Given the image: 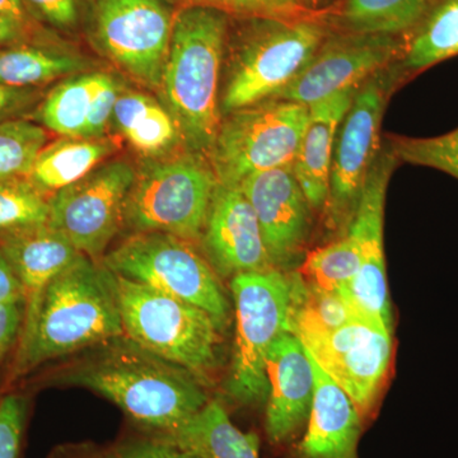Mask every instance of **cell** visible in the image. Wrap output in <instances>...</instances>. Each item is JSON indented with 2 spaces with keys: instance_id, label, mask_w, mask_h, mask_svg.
I'll return each instance as SVG.
<instances>
[{
  "instance_id": "cell-25",
  "label": "cell",
  "mask_w": 458,
  "mask_h": 458,
  "mask_svg": "<svg viewBox=\"0 0 458 458\" xmlns=\"http://www.w3.org/2000/svg\"><path fill=\"white\" fill-rule=\"evenodd\" d=\"M458 55V0H434L403 38L394 64L401 81Z\"/></svg>"
},
{
  "instance_id": "cell-2",
  "label": "cell",
  "mask_w": 458,
  "mask_h": 458,
  "mask_svg": "<svg viewBox=\"0 0 458 458\" xmlns=\"http://www.w3.org/2000/svg\"><path fill=\"white\" fill-rule=\"evenodd\" d=\"M123 335L114 274L101 261L81 255L25 313L9 381Z\"/></svg>"
},
{
  "instance_id": "cell-27",
  "label": "cell",
  "mask_w": 458,
  "mask_h": 458,
  "mask_svg": "<svg viewBox=\"0 0 458 458\" xmlns=\"http://www.w3.org/2000/svg\"><path fill=\"white\" fill-rule=\"evenodd\" d=\"M92 63L81 54L26 44L0 47V84L18 89H40L44 84L89 72Z\"/></svg>"
},
{
  "instance_id": "cell-31",
  "label": "cell",
  "mask_w": 458,
  "mask_h": 458,
  "mask_svg": "<svg viewBox=\"0 0 458 458\" xmlns=\"http://www.w3.org/2000/svg\"><path fill=\"white\" fill-rule=\"evenodd\" d=\"M50 197L29 179L0 182V234L49 223Z\"/></svg>"
},
{
  "instance_id": "cell-3",
  "label": "cell",
  "mask_w": 458,
  "mask_h": 458,
  "mask_svg": "<svg viewBox=\"0 0 458 458\" xmlns=\"http://www.w3.org/2000/svg\"><path fill=\"white\" fill-rule=\"evenodd\" d=\"M228 35L225 12L204 4L181 7L174 13L159 89L179 125L183 148L208 157L222 122L221 80Z\"/></svg>"
},
{
  "instance_id": "cell-28",
  "label": "cell",
  "mask_w": 458,
  "mask_h": 458,
  "mask_svg": "<svg viewBox=\"0 0 458 458\" xmlns=\"http://www.w3.org/2000/svg\"><path fill=\"white\" fill-rule=\"evenodd\" d=\"M434 0H343L331 22L337 32L405 36Z\"/></svg>"
},
{
  "instance_id": "cell-42",
  "label": "cell",
  "mask_w": 458,
  "mask_h": 458,
  "mask_svg": "<svg viewBox=\"0 0 458 458\" xmlns=\"http://www.w3.org/2000/svg\"><path fill=\"white\" fill-rule=\"evenodd\" d=\"M0 16L16 21L33 31V18L23 0H0Z\"/></svg>"
},
{
  "instance_id": "cell-16",
  "label": "cell",
  "mask_w": 458,
  "mask_h": 458,
  "mask_svg": "<svg viewBox=\"0 0 458 458\" xmlns=\"http://www.w3.org/2000/svg\"><path fill=\"white\" fill-rule=\"evenodd\" d=\"M240 186L254 208L271 265L289 271L303 261L315 213L292 167L258 172Z\"/></svg>"
},
{
  "instance_id": "cell-20",
  "label": "cell",
  "mask_w": 458,
  "mask_h": 458,
  "mask_svg": "<svg viewBox=\"0 0 458 458\" xmlns=\"http://www.w3.org/2000/svg\"><path fill=\"white\" fill-rule=\"evenodd\" d=\"M360 87L337 92L310 106L309 122L292 170L313 213H324L337 131Z\"/></svg>"
},
{
  "instance_id": "cell-14",
  "label": "cell",
  "mask_w": 458,
  "mask_h": 458,
  "mask_svg": "<svg viewBox=\"0 0 458 458\" xmlns=\"http://www.w3.org/2000/svg\"><path fill=\"white\" fill-rule=\"evenodd\" d=\"M403 47L400 36L330 31L302 73L273 99L312 106L390 68Z\"/></svg>"
},
{
  "instance_id": "cell-18",
  "label": "cell",
  "mask_w": 458,
  "mask_h": 458,
  "mask_svg": "<svg viewBox=\"0 0 458 458\" xmlns=\"http://www.w3.org/2000/svg\"><path fill=\"white\" fill-rule=\"evenodd\" d=\"M267 376V441L273 445H291L306 429L315 393L311 358L295 334L286 331L270 346Z\"/></svg>"
},
{
  "instance_id": "cell-21",
  "label": "cell",
  "mask_w": 458,
  "mask_h": 458,
  "mask_svg": "<svg viewBox=\"0 0 458 458\" xmlns=\"http://www.w3.org/2000/svg\"><path fill=\"white\" fill-rule=\"evenodd\" d=\"M0 250L22 284L25 313L35 309L45 286L83 255L49 223L0 234Z\"/></svg>"
},
{
  "instance_id": "cell-36",
  "label": "cell",
  "mask_w": 458,
  "mask_h": 458,
  "mask_svg": "<svg viewBox=\"0 0 458 458\" xmlns=\"http://www.w3.org/2000/svg\"><path fill=\"white\" fill-rule=\"evenodd\" d=\"M101 458H201L179 447L167 439L148 433L141 438L125 439L107 451L101 452Z\"/></svg>"
},
{
  "instance_id": "cell-44",
  "label": "cell",
  "mask_w": 458,
  "mask_h": 458,
  "mask_svg": "<svg viewBox=\"0 0 458 458\" xmlns=\"http://www.w3.org/2000/svg\"><path fill=\"white\" fill-rule=\"evenodd\" d=\"M171 2V0H168ZM172 2L179 3L181 7H185V5L198 4L199 0H172Z\"/></svg>"
},
{
  "instance_id": "cell-12",
  "label": "cell",
  "mask_w": 458,
  "mask_h": 458,
  "mask_svg": "<svg viewBox=\"0 0 458 458\" xmlns=\"http://www.w3.org/2000/svg\"><path fill=\"white\" fill-rule=\"evenodd\" d=\"M137 174L126 159H107L51 195L49 225L65 234L81 254L101 261L123 227V208Z\"/></svg>"
},
{
  "instance_id": "cell-23",
  "label": "cell",
  "mask_w": 458,
  "mask_h": 458,
  "mask_svg": "<svg viewBox=\"0 0 458 458\" xmlns=\"http://www.w3.org/2000/svg\"><path fill=\"white\" fill-rule=\"evenodd\" d=\"M201 458H260V439L242 432L221 400L210 399L198 414L167 433H152Z\"/></svg>"
},
{
  "instance_id": "cell-39",
  "label": "cell",
  "mask_w": 458,
  "mask_h": 458,
  "mask_svg": "<svg viewBox=\"0 0 458 458\" xmlns=\"http://www.w3.org/2000/svg\"><path fill=\"white\" fill-rule=\"evenodd\" d=\"M26 303L0 304V361L20 339L25 321Z\"/></svg>"
},
{
  "instance_id": "cell-35",
  "label": "cell",
  "mask_w": 458,
  "mask_h": 458,
  "mask_svg": "<svg viewBox=\"0 0 458 458\" xmlns=\"http://www.w3.org/2000/svg\"><path fill=\"white\" fill-rule=\"evenodd\" d=\"M29 400L17 394L0 399V458H20Z\"/></svg>"
},
{
  "instance_id": "cell-41",
  "label": "cell",
  "mask_w": 458,
  "mask_h": 458,
  "mask_svg": "<svg viewBox=\"0 0 458 458\" xmlns=\"http://www.w3.org/2000/svg\"><path fill=\"white\" fill-rule=\"evenodd\" d=\"M31 32L16 21L0 16V47L26 44L31 38Z\"/></svg>"
},
{
  "instance_id": "cell-19",
  "label": "cell",
  "mask_w": 458,
  "mask_h": 458,
  "mask_svg": "<svg viewBox=\"0 0 458 458\" xmlns=\"http://www.w3.org/2000/svg\"><path fill=\"white\" fill-rule=\"evenodd\" d=\"M310 354V352H309ZM315 393L295 458H358L363 420L354 403L312 360Z\"/></svg>"
},
{
  "instance_id": "cell-24",
  "label": "cell",
  "mask_w": 458,
  "mask_h": 458,
  "mask_svg": "<svg viewBox=\"0 0 458 458\" xmlns=\"http://www.w3.org/2000/svg\"><path fill=\"white\" fill-rule=\"evenodd\" d=\"M117 149L107 137L69 138L47 143L33 165L29 180L47 197L77 182L107 161Z\"/></svg>"
},
{
  "instance_id": "cell-33",
  "label": "cell",
  "mask_w": 458,
  "mask_h": 458,
  "mask_svg": "<svg viewBox=\"0 0 458 458\" xmlns=\"http://www.w3.org/2000/svg\"><path fill=\"white\" fill-rule=\"evenodd\" d=\"M390 149L399 162L434 168L458 180V128L433 138L394 137Z\"/></svg>"
},
{
  "instance_id": "cell-29",
  "label": "cell",
  "mask_w": 458,
  "mask_h": 458,
  "mask_svg": "<svg viewBox=\"0 0 458 458\" xmlns=\"http://www.w3.org/2000/svg\"><path fill=\"white\" fill-rule=\"evenodd\" d=\"M361 258L363 242L360 232L349 225L333 242L307 252L298 273L313 288L340 291L360 270Z\"/></svg>"
},
{
  "instance_id": "cell-37",
  "label": "cell",
  "mask_w": 458,
  "mask_h": 458,
  "mask_svg": "<svg viewBox=\"0 0 458 458\" xmlns=\"http://www.w3.org/2000/svg\"><path fill=\"white\" fill-rule=\"evenodd\" d=\"M33 20L57 30H73L80 21L77 0H23Z\"/></svg>"
},
{
  "instance_id": "cell-30",
  "label": "cell",
  "mask_w": 458,
  "mask_h": 458,
  "mask_svg": "<svg viewBox=\"0 0 458 458\" xmlns=\"http://www.w3.org/2000/svg\"><path fill=\"white\" fill-rule=\"evenodd\" d=\"M49 143L47 129L32 120L0 123V182L29 179L42 148Z\"/></svg>"
},
{
  "instance_id": "cell-13",
  "label": "cell",
  "mask_w": 458,
  "mask_h": 458,
  "mask_svg": "<svg viewBox=\"0 0 458 458\" xmlns=\"http://www.w3.org/2000/svg\"><path fill=\"white\" fill-rule=\"evenodd\" d=\"M319 369L351 397L366 419L370 414L393 358V333L357 318L333 331L295 334Z\"/></svg>"
},
{
  "instance_id": "cell-45",
  "label": "cell",
  "mask_w": 458,
  "mask_h": 458,
  "mask_svg": "<svg viewBox=\"0 0 458 458\" xmlns=\"http://www.w3.org/2000/svg\"><path fill=\"white\" fill-rule=\"evenodd\" d=\"M298 2H300L301 4L304 5V7H306V3H315V2H318V0H298Z\"/></svg>"
},
{
  "instance_id": "cell-34",
  "label": "cell",
  "mask_w": 458,
  "mask_h": 458,
  "mask_svg": "<svg viewBox=\"0 0 458 458\" xmlns=\"http://www.w3.org/2000/svg\"><path fill=\"white\" fill-rule=\"evenodd\" d=\"M228 16L241 18H297L309 16V11L298 0H199Z\"/></svg>"
},
{
  "instance_id": "cell-11",
  "label": "cell",
  "mask_w": 458,
  "mask_h": 458,
  "mask_svg": "<svg viewBox=\"0 0 458 458\" xmlns=\"http://www.w3.org/2000/svg\"><path fill=\"white\" fill-rule=\"evenodd\" d=\"M174 13L168 0H93V41L123 73L159 90Z\"/></svg>"
},
{
  "instance_id": "cell-10",
  "label": "cell",
  "mask_w": 458,
  "mask_h": 458,
  "mask_svg": "<svg viewBox=\"0 0 458 458\" xmlns=\"http://www.w3.org/2000/svg\"><path fill=\"white\" fill-rule=\"evenodd\" d=\"M401 81L393 66L360 84L337 131L331 162L327 225L342 236L363 194L377 156L382 119L391 92Z\"/></svg>"
},
{
  "instance_id": "cell-6",
  "label": "cell",
  "mask_w": 458,
  "mask_h": 458,
  "mask_svg": "<svg viewBox=\"0 0 458 458\" xmlns=\"http://www.w3.org/2000/svg\"><path fill=\"white\" fill-rule=\"evenodd\" d=\"M114 288L123 335L209 386L221 363V325L195 304L123 276H114Z\"/></svg>"
},
{
  "instance_id": "cell-7",
  "label": "cell",
  "mask_w": 458,
  "mask_h": 458,
  "mask_svg": "<svg viewBox=\"0 0 458 458\" xmlns=\"http://www.w3.org/2000/svg\"><path fill=\"white\" fill-rule=\"evenodd\" d=\"M219 180L209 157L183 152L149 159L123 208L131 234L164 232L199 245Z\"/></svg>"
},
{
  "instance_id": "cell-40",
  "label": "cell",
  "mask_w": 458,
  "mask_h": 458,
  "mask_svg": "<svg viewBox=\"0 0 458 458\" xmlns=\"http://www.w3.org/2000/svg\"><path fill=\"white\" fill-rule=\"evenodd\" d=\"M25 302L22 284L0 250V304Z\"/></svg>"
},
{
  "instance_id": "cell-15",
  "label": "cell",
  "mask_w": 458,
  "mask_h": 458,
  "mask_svg": "<svg viewBox=\"0 0 458 458\" xmlns=\"http://www.w3.org/2000/svg\"><path fill=\"white\" fill-rule=\"evenodd\" d=\"M397 162L393 150H379L349 223L360 232L363 242L360 267L354 278L340 289L357 318L379 325L390 333L394 324L386 276L384 221L388 181Z\"/></svg>"
},
{
  "instance_id": "cell-26",
  "label": "cell",
  "mask_w": 458,
  "mask_h": 458,
  "mask_svg": "<svg viewBox=\"0 0 458 458\" xmlns=\"http://www.w3.org/2000/svg\"><path fill=\"white\" fill-rule=\"evenodd\" d=\"M107 74L89 71L64 78L42 99L32 122L60 137L86 138L96 98Z\"/></svg>"
},
{
  "instance_id": "cell-4",
  "label": "cell",
  "mask_w": 458,
  "mask_h": 458,
  "mask_svg": "<svg viewBox=\"0 0 458 458\" xmlns=\"http://www.w3.org/2000/svg\"><path fill=\"white\" fill-rule=\"evenodd\" d=\"M229 286L236 330L225 396L240 406L261 405L267 396V352L283 333H293L304 283L298 271L270 267L240 274Z\"/></svg>"
},
{
  "instance_id": "cell-22",
  "label": "cell",
  "mask_w": 458,
  "mask_h": 458,
  "mask_svg": "<svg viewBox=\"0 0 458 458\" xmlns=\"http://www.w3.org/2000/svg\"><path fill=\"white\" fill-rule=\"evenodd\" d=\"M111 123L132 149L148 159L171 155L177 147H183L179 125L170 110L140 90H122Z\"/></svg>"
},
{
  "instance_id": "cell-8",
  "label": "cell",
  "mask_w": 458,
  "mask_h": 458,
  "mask_svg": "<svg viewBox=\"0 0 458 458\" xmlns=\"http://www.w3.org/2000/svg\"><path fill=\"white\" fill-rule=\"evenodd\" d=\"M101 262L114 276L195 304L223 330L228 327L232 309L227 292L195 243L164 232L131 234Z\"/></svg>"
},
{
  "instance_id": "cell-17",
  "label": "cell",
  "mask_w": 458,
  "mask_h": 458,
  "mask_svg": "<svg viewBox=\"0 0 458 458\" xmlns=\"http://www.w3.org/2000/svg\"><path fill=\"white\" fill-rule=\"evenodd\" d=\"M199 245L221 279L274 267L254 208L240 185L218 183Z\"/></svg>"
},
{
  "instance_id": "cell-32",
  "label": "cell",
  "mask_w": 458,
  "mask_h": 458,
  "mask_svg": "<svg viewBox=\"0 0 458 458\" xmlns=\"http://www.w3.org/2000/svg\"><path fill=\"white\" fill-rule=\"evenodd\" d=\"M304 283V282H303ZM357 319L340 291H322L304 283L302 297L294 312L293 334L333 331Z\"/></svg>"
},
{
  "instance_id": "cell-38",
  "label": "cell",
  "mask_w": 458,
  "mask_h": 458,
  "mask_svg": "<svg viewBox=\"0 0 458 458\" xmlns=\"http://www.w3.org/2000/svg\"><path fill=\"white\" fill-rule=\"evenodd\" d=\"M38 99V89H18L0 84V123L20 119Z\"/></svg>"
},
{
  "instance_id": "cell-9",
  "label": "cell",
  "mask_w": 458,
  "mask_h": 458,
  "mask_svg": "<svg viewBox=\"0 0 458 458\" xmlns=\"http://www.w3.org/2000/svg\"><path fill=\"white\" fill-rule=\"evenodd\" d=\"M309 113L298 102L267 99L225 114L209 153L219 182L240 185L258 172L292 167Z\"/></svg>"
},
{
  "instance_id": "cell-43",
  "label": "cell",
  "mask_w": 458,
  "mask_h": 458,
  "mask_svg": "<svg viewBox=\"0 0 458 458\" xmlns=\"http://www.w3.org/2000/svg\"><path fill=\"white\" fill-rule=\"evenodd\" d=\"M54 458H101V452L89 447L66 448L60 451Z\"/></svg>"
},
{
  "instance_id": "cell-1",
  "label": "cell",
  "mask_w": 458,
  "mask_h": 458,
  "mask_svg": "<svg viewBox=\"0 0 458 458\" xmlns=\"http://www.w3.org/2000/svg\"><path fill=\"white\" fill-rule=\"evenodd\" d=\"M55 379L102 394L148 433L176 429L212 399L194 373L125 335L89 349Z\"/></svg>"
},
{
  "instance_id": "cell-5",
  "label": "cell",
  "mask_w": 458,
  "mask_h": 458,
  "mask_svg": "<svg viewBox=\"0 0 458 458\" xmlns=\"http://www.w3.org/2000/svg\"><path fill=\"white\" fill-rule=\"evenodd\" d=\"M231 44L227 77L221 89L225 114L276 98L302 73L330 30L324 21L297 18H243Z\"/></svg>"
}]
</instances>
